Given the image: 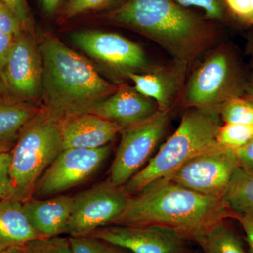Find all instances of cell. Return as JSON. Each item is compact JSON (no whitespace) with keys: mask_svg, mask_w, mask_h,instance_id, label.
I'll list each match as a JSON object with an SVG mask.
<instances>
[{"mask_svg":"<svg viewBox=\"0 0 253 253\" xmlns=\"http://www.w3.org/2000/svg\"><path fill=\"white\" fill-rule=\"evenodd\" d=\"M5 94L33 103L42 92V62L39 47L31 33L23 31L0 75Z\"/></svg>","mask_w":253,"mask_h":253,"instance_id":"cell-11","label":"cell"},{"mask_svg":"<svg viewBox=\"0 0 253 253\" xmlns=\"http://www.w3.org/2000/svg\"><path fill=\"white\" fill-rule=\"evenodd\" d=\"M159 111L153 100L139 94L134 88L121 84L107 99L88 113L116 123L121 129L142 122Z\"/></svg>","mask_w":253,"mask_h":253,"instance_id":"cell-14","label":"cell"},{"mask_svg":"<svg viewBox=\"0 0 253 253\" xmlns=\"http://www.w3.org/2000/svg\"><path fill=\"white\" fill-rule=\"evenodd\" d=\"M62 150L60 121L42 108L23 126L10 153L8 197L21 203L33 197L37 182Z\"/></svg>","mask_w":253,"mask_h":253,"instance_id":"cell-5","label":"cell"},{"mask_svg":"<svg viewBox=\"0 0 253 253\" xmlns=\"http://www.w3.org/2000/svg\"><path fill=\"white\" fill-rule=\"evenodd\" d=\"M10 153H0V201L8 197L10 191Z\"/></svg>","mask_w":253,"mask_h":253,"instance_id":"cell-31","label":"cell"},{"mask_svg":"<svg viewBox=\"0 0 253 253\" xmlns=\"http://www.w3.org/2000/svg\"><path fill=\"white\" fill-rule=\"evenodd\" d=\"M21 248L24 253H73L69 237L61 236L32 240Z\"/></svg>","mask_w":253,"mask_h":253,"instance_id":"cell-24","label":"cell"},{"mask_svg":"<svg viewBox=\"0 0 253 253\" xmlns=\"http://www.w3.org/2000/svg\"><path fill=\"white\" fill-rule=\"evenodd\" d=\"M0 253H24L23 252L22 248H13V249H10L6 250V251H2Z\"/></svg>","mask_w":253,"mask_h":253,"instance_id":"cell-37","label":"cell"},{"mask_svg":"<svg viewBox=\"0 0 253 253\" xmlns=\"http://www.w3.org/2000/svg\"><path fill=\"white\" fill-rule=\"evenodd\" d=\"M226 8L238 19L253 25V0H224Z\"/></svg>","mask_w":253,"mask_h":253,"instance_id":"cell-27","label":"cell"},{"mask_svg":"<svg viewBox=\"0 0 253 253\" xmlns=\"http://www.w3.org/2000/svg\"><path fill=\"white\" fill-rule=\"evenodd\" d=\"M73 203V197L70 196L46 199L32 197L23 202L22 206L32 226L46 238L66 234Z\"/></svg>","mask_w":253,"mask_h":253,"instance_id":"cell-16","label":"cell"},{"mask_svg":"<svg viewBox=\"0 0 253 253\" xmlns=\"http://www.w3.org/2000/svg\"><path fill=\"white\" fill-rule=\"evenodd\" d=\"M129 198L123 186L116 185L109 179L73 196L66 234L87 236L113 225L126 211Z\"/></svg>","mask_w":253,"mask_h":253,"instance_id":"cell-8","label":"cell"},{"mask_svg":"<svg viewBox=\"0 0 253 253\" xmlns=\"http://www.w3.org/2000/svg\"><path fill=\"white\" fill-rule=\"evenodd\" d=\"M218 111L225 123L253 126V101L251 99L232 96L219 105Z\"/></svg>","mask_w":253,"mask_h":253,"instance_id":"cell-22","label":"cell"},{"mask_svg":"<svg viewBox=\"0 0 253 253\" xmlns=\"http://www.w3.org/2000/svg\"><path fill=\"white\" fill-rule=\"evenodd\" d=\"M19 20L22 25L23 30L30 33L33 26L29 8L26 0H0Z\"/></svg>","mask_w":253,"mask_h":253,"instance_id":"cell-30","label":"cell"},{"mask_svg":"<svg viewBox=\"0 0 253 253\" xmlns=\"http://www.w3.org/2000/svg\"><path fill=\"white\" fill-rule=\"evenodd\" d=\"M234 216L222 199L198 194L163 178L129 196L126 211L114 224L165 226L193 239L212 224Z\"/></svg>","mask_w":253,"mask_h":253,"instance_id":"cell-1","label":"cell"},{"mask_svg":"<svg viewBox=\"0 0 253 253\" xmlns=\"http://www.w3.org/2000/svg\"><path fill=\"white\" fill-rule=\"evenodd\" d=\"M115 0H70L66 7V15L73 17L91 10L99 9L112 3Z\"/></svg>","mask_w":253,"mask_h":253,"instance_id":"cell-28","label":"cell"},{"mask_svg":"<svg viewBox=\"0 0 253 253\" xmlns=\"http://www.w3.org/2000/svg\"><path fill=\"white\" fill-rule=\"evenodd\" d=\"M223 201L234 214L253 215V172L238 168Z\"/></svg>","mask_w":253,"mask_h":253,"instance_id":"cell-21","label":"cell"},{"mask_svg":"<svg viewBox=\"0 0 253 253\" xmlns=\"http://www.w3.org/2000/svg\"><path fill=\"white\" fill-rule=\"evenodd\" d=\"M236 95L232 91V71L227 55L216 51L190 78L184 94L190 107L215 108Z\"/></svg>","mask_w":253,"mask_h":253,"instance_id":"cell-13","label":"cell"},{"mask_svg":"<svg viewBox=\"0 0 253 253\" xmlns=\"http://www.w3.org/2000/svg\"><path fill=\"white\" fill-rule=\"evenodd\" d=\"M204 253H247L237 236L224 224L218 221L193 238Z\"/></svg>","mask_w":253,"mask_h":253,"instance_id":"cell-20","label":"cell"},{"mask_svg":"<svg viewBox=\"0 0 253 253\" xmlns=\"http://www.w3.org/2000/svg\"><path fill=\"white\" fill-rule=\"evenodd\" d=\"M171 110L158 111L151 118L120 131L121 139L110 168L109 179L123 186L139 172L167 130Z\"/></svg>","mask_w":253,"mask_h":253,"instance_id":"cell-7","label":"cell"},{"mask_svg":"<svg viewBox=\"0 0 253 253\" xmlns=\"http://www.w3.org/2000/svg\"><path fill=\"white\" fill-rule=\"evenodd\" d=\"M183 7H197L204 10L208 19H222L225 14L224 0H174Z\"/></svg>","mask_w":253,"mask_h":253,"instance_id":"cell-25","label":"cell"},{"mask_svg":"<svg viewBox=\"0 0 253 253\" xmlns=\"http://www.w3.org/2000/svg\"><path fill=\"white\" fill-rule=\"evenodd\" d=\"M240 168L253 172V138L244 147L235 150Z\"/></svg>","mask_w":253,"mask_h":253,"instance_id":"cell-32","label":"cell"},{"mask_svg":"<svg viewBox=\"0 0 253 253\" xmlns=\"http://www.w3.org/2000/svg\"><path fill=\"white\" fill-rule=\"evenodd\" d=\"M89 235L131 253H182L188 239L179 231L155 225L113 224Z\"/></svg>","mask_w":253,"mask_h":253,"instance_id":"cell-12","label":"cell"},{"mask_svg":"<svg viewBox=\"0 0 253 253\" xmlns=\"http://www.w3.org/2000/svg\"><path fill=\"white\" fill-rule=\"evenodd\" d=\"M15 40L16 36L0 31V75L4 70L5 64L14 45Z\"/></svg>","mask_w":253,"mask_h":253,"instance_id":"cell-33","label":"cell"},{"mask_svg":"<svg viewBox=\"0 0 253 253\" xmlns=\"http://www.w3.org/2000/svg\"><path fill=\"white\" fill-rule=\"evenodd\" d=\"M253 138L252 125L225 123L219 127L216 141L224 147L237 150L246 146Z\"/></svg>","mask_w":253,"mask_h":253,"instance_id":"cell-23","label":"cell"},{"mask_svg":"<svg viewBox=\"0 0 253 253\" xmlns=\"http://www.w3.org/2000/svg\"><path fill=\"white\" fill-rule=\"evenodd\" d=\"M42 62V108L61 121L88 113L107 99L118 86L104 79L94 66L54 36H46L39 46Z\"/></svg>","mask_w":253,"mask_h":253,"instance_id":"cell-2","label":"cell"},{"mask_svg":"<svg viewBox=\"0 0 253 253\" xmlns=\"http://www.w3.org/2000/svg\"><path fill=\"white\" fill-rule=\"evenodd\" d=\"M220 116L215 108L191 107L180 124L147 164L123 186L129 196L145 186L167 177L196 155L216 142Z\"/></svg>","mask_w":253,"mask_h":253,"instance_id":"cell-4","label":"cell"},{"mask_svg":"<svg viewBox=\"0 0 253 253\" xmlns=\"http://www.w3.org/2000/svg\"><path fill=\"white\" fill-rule=\"evenodd\" d=\"M44 11L48 14H51L57 9L61 0H41Z\"/></svg>","mask_w":253,"mask_h":253,"instance_id":"cell-35","label":"cell"},{"mask_svg":"<svg viewBox=\"0 0 253 253\" xmlns=\"http://www.w3.org/2000/svg\"><path fill=\"white\" fill-rule=\"evenodd\" d=\"M40 238L44 237L32 226L22 203L9 197L0 201V253Z\"/></svg>","mask_w":253,"mask_h":253,"instance_id":"cell-18","label":"cell"},{"mask_svg":"<svg viewBox=\"0 0 253 253\" xmlns=\"http://www.w3.org/2000/svg\"><path fill=\"white\" fill-rule=\"evenodd\" d=\"M186 65L179 62L174 68H155L147 73H128L126 78L134 83L139 94L157 104L159 111H169L180 90Z\"/></svg>","mask_w":253,"mask_h":253,"instance_id":"cell-17","label":"cell"},{"mask_svg":"<svg viewBox=\"0 0 253 253\" xmlns=\"http://www.w3.org/2000/svg\"><path fill=\"white\" fill-rule=\"evenodd\" d=\"M60 121L63 149H94L107 146L122 129L91 113L73 115Z\"/></svg>","mask_w":253,"mask_h":253,"instance_id":"cell-15","label":"cell"},{"mask_svg":"<svg viewBox=\"0 0 253 253\" xmlns=\"http://www.w3.org/2000/svg\"><path fill=\"white\" fill-rule=\"evenodd\" d=\"M239 168L235 150L216 141L166 178L198 194L223 200Z\"/></svg>","mask_w":253,"mask_h":253,"instance_id":"cell-6","label":"cell"},{"mask_svg":"<svg viewBox=\"0 0 253 253\" xmlns=\"http://www.w3.org/2000/svg\"><path fill=\"white\" fill-rule=\"evenodd\" d=\"M73 253H107L109 245L90 235L69 236Z\"/></svg>","mask_w":253,"mask_h":253,"instance_id":"cell-26","label":"cell"},{"mask_svg":"<svg viewBox=\"0 0 253 253\" xmlns=\"http://www.w3.org/2000/svg\"><path fill=\"white\" fill-rule=\"evenodd\" d=\"M72 41L91 57L125 77L128 73H147L155 68L150 66L140 46L116 33L80 31L73 33Z\"/></svg>","mask_w":253,"mask_h":253,"instance_id":"cell-10","label":"cell"},{"mask_svg":"<svg viewBox=\"0 0 253 253\" xmlns=\"http://www.w3.org/2000/svg\"><path fill=\"white\" fill-rule=\"evenodd\" d=\"M111 18L148 37L186 64L214 39V30L208 23L174 0H126Z\"/></svg>","mask_w":253,"mask_h":253,"instance_id":"cell-3","label":"cell"},{"mask_svg":"<svg viewBox=\"0 0 253 253\" xmlns=\"http://www.w3.org/2000/svg\"><path fill=\"white\" fill-rule=\"evenodd\" d=\"M41 109L10 95L0 96V153H11L23 126Z\"/></svg>","mask_w":253,"mask_h":253,"instance_id":"cell-19","label":"cell"},{"mask_svg":"<svg viewBox=\"0 0 253 253\" xmlns=\"http://www.w3.org/2000/svg\"><path fill=\"white\" fill-rule=\"evenodd\" d=\"M0 31L9 33L16 37L21 34L23 31H25L16 15L1 1H0Z\"/></svg>","mask_w":253,"mask_h":253,"instance_id":"cell-29","label":"cell"},{"mask_svg":"<svg viewBox=\"0 0 253 253\" xmlns=\"http://www.w3.org/2000/svg\"><path fill=\"white\" fill-rule=\"evenodd\" d=\"M110 153L109 145L94 149H63L37 182L33 197L46 199L84 182L99 169Z\"/></svg>","mask_w":253,"mask_h":253,"instance_id":"cell-9","label":"cell"},{"mask_svg":"<svg viewBox=\"0 0 253 253\" xmlns=\"http://www.w3.org/2000/svg\"><path fill=\"white\" fill-rule=\"evenodd\" d=\"M246 90L247 91L248 94L249 95L251 99L253 101V76L250 81L249 84L246 86Z\"/></svg>","mask_w":253,"mask_h":253,"instance_id":"cell-36","label":"cell"},{"mask_svg":"<svg viewBox=\"0 0 253 253\" xmlns=\"http://www.w3.org/2000/svg\"><path fill=\"white\" fill-rule=\"evenodd\" d=\"M244 229L246 241L249 245L250 253H253V215L251 214H234Z\"/></svg>","mask_w":253,"mask_h":253,"instance_id":"cell-34","label":"cell"},{"mask_svg":"<svg viewBox=\"0 0 253 253\" xmlns=\"http://www.w3.org/2000/svg\"><path fill=\"white\" fill-rule=\"evenodd\" d=\"M107 253H124L121 251V250L118 249V248L115 247V246H110L109 247V250H108Z\"/></svg>","mask_w":253,"mask_h":253,"instance_id":"cell-38","label":"cell"}]
</instances>
